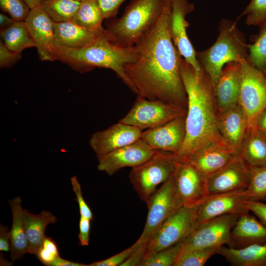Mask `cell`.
Segmentation results:
<instances>
[{"label":"cell","mask_w":266,"mask_h":266,"mask_svg":"<svg viewBox=\"0 0 266 266\" xmlns=\"http://www.w3.org/2000/svg\"><path fill=\"white\" fill-rule=\"evenodd\" d=\"M256 129L266 133V109L260 115L257 122Z\"/></svg>","instance_id":"c3c4849f"},{"label":"cell","mask_w":266,"mask_h":266,"mask_svg":"<svg viewBox=\"0 0 266 266\" xmlns=\"http://www.w3.org/2000/svg\"><path fill=\"white\" fill-rule=\"evenodd\" d=\"M146 245H141L121 266H140L144 259Z\"/></svg>","instance_id":"f6af8a7d"},{"label":"cell","mask_w":266,"mask_h":266,"mask_svg":"<svg viewBox=\"0 0 266 266\" xmlns=\"http://www.w3.org/2000/svg\"><path fill=\"white\" fill-rule=\"evenodd\" d=\"M51 266H88V265L71 262L59 257L55 260Z\"/></svg>","instance_id":"7dc6e473"},{"label":"cell","mask_w":266,"mask_h":266,"mask_svg":"<svg viewBox=\"0 0 266 266\" xmlns=\"http://www.w3.org/2000/svg\"><path fill=\"white\" fill-rule=\"evenodd\" d=\"M218 30L215 42L208 49L196 53L197 60L213 87L227 64L248 59V44L244 34L237 28V21L223 19Z\"/></svg>","instance_id":"277c9868"},{"label":"cell","mask_w":266,"mask_h":266,"mask_svg":"<svg viewBox=\"0 0 266 266\" xmlns=\"http://www.w3.org/2000/svg\"><path fill=\"white\" fill-rule=\"evenodd\" d=\"M23 217L29 244V253L35 255L46 236L45 232L47 226L54 224L57 219L49 211H43L36 215L26 209L23 211Z\"/></svg>","instance_id":"484cf974"},{"label":"cell","mask_w":266,"mask_h":266,"mask_svg":"<svg viewBox=\"0 0 266 266\" xmlns=\"http://www.w3.org/2000/svg\"><path fill=\"white\" fill-rule=\"evenodd\" d=\"M250 166L240 154L217 171L207 177L209 196L236 191L248 187Z\"/></svg>","instance_id":"9a60e30c"},{"label":"cell","mask_w":266,"mask_h":266,"mask_svg":"<svg viewBox=\"0 0 266 266\" xmlns=\"http://www.w3.org/2000/svg\"><path fill=\"white\" fill-rule=\"evenodd\" d=\"M245 190L208 196L199 204L198 224L223 215H240L249 212L246 208L248 200Z\"/></svg>","instance_id":"ac0fdd59"},{"label":"cell","mask_w":266,"mask_h":266,"mask_svg":"<svg viewBox=\"0 0 266 266\" xmlns=\"http://www.w3.org/2000/svg\"><path fill=\"white\" fill-rule=\"evenodd\" d=\"M35 255L41 263L47 266H51L55 260L60 257L56 242L46 236Z\"/></svg>","instance_id":"74e56055"},{"label":"cell","mask_w":266,"mask_h":266,"mask_svg":"<svg viewBox=\"0 0 266 266\" xmlns=\"http://www.w3.org/2000/svg\"><path fill=\"white\" fill-rule=\"evenodd\" d=\"M91 221L89 219L80 215L78 238L80 244L82 246H88L89 243Z\"/></svg>","instance_id":"ee69618b"},{"label":"cell","mask_w":266,"mask_h":266,"mask_svg":"<svg viewBox=\"0 0 266 266\" xmlns=\"http://www.w3.org/2000/svg\"><path fill=\"white\" fill-rule=\"evenodd\" d=\"M56 57L57 60L81 73L95 67L111 69L132 91L136 94L125 71V65L134 62L137 59L133 46H119L113 44L109 38L101 37L81 48H69L57 45Z\"/></svg>","instance_id":"3957f363"},{"label":"cell","mask_w":266,"mask_h":266,"mask_svg":"<svg viewBox=\"0 0 266 266\" xmlns=\"http://www.w3.org/2000/svg\"><path fill=\"white\" fill-rule=\"evenodd\" d=\"M237 155L227 145L216 143L182 157L207 177L226 165Z\"/></svg>","instance_id":"603a6c76"},{"label":"cell","mask_w":266,"mask_h":266,"mask_svg":"<svg viewBox=\"0 0 266 266\" xmlns=\"http://www.w3.org/2000/svg\"><path fill=\"white\" fill-rule=\"evenodd\" d=\"M239 216L223 215L198 224L182 242L180 252L228 245L232 230Z\"/></svg>","instance_id":"8fae6325"},{"label":"cell","mask_w":266,"mask_h":266,"mask_svg":"<svg viewBox=\"0 0 266 266\" xmlns=\"http://www.w3.org/2000/svg\"><path fill=\"white\" fill-rule=\"evenodd\" d=\"M198 209L199 205L182 206L176 210L150 237L146 244L144 258L183 242L198 224Z\"/></svg>","instance_id":"ba28073f"},{"label":"cell","mask_w":266,"mask_h":266,"mask_svg":"<svg viewBox=\"0 0 266 266\" xmlns=\"http://www.w3.org/2000/svg\"><path fill=\"white\" fill-rule=\"evenodd\" d=\"M240 79V63L230 62L224 66L213 87L217 113L238 103Z\"/></svg>","instance_id":"ffe728a7"},{"label":"cell","mask_w":266,"mask_h":266,"mask_svg":"<svg viewBox=\"0 0 266 266\" xmlns=\"http://www.w3.org/2000/svg\"><path fill=\"white\" fill-rule=\"evenodd\" d=\"M240 64L238 104L245 115L247 131L254 130L260 115L266 109V76L248 60Z\"/></svg>","instance_id":"52a82bcc"},{"label":"cell","mask_w":266,"mask_h":266,"mask_svg":"<svg viewBox=\"0 0 266 266\" xmlns=\"http://www.w3.org/2000/svg\"><path fill=\"white\" fill-rule=\"evenodd\" d=\"M20 197L8 201L12 214V224L10 231L11 246L10 257L12 262L22 259L29 253V244L26 236L23 211Z\"/></svg>","instance_id":"d4e9b609"},{"label":"cell","mask_w":266,"mask_h":266,"mask_svg":"<svg viewBox=\"0 0 266 266\" xmlns=\"http://www.w3.org/2000/svg\"><path fill=\"white\" fill-rule=\"evenodd\" d=\"M182 243H178L144 258L140 266H175Z\"/></svg>","instance_id":"e575fe53"},{"label":"cell","mask_w":266,"mask_h":266,"mask_svg":"<svg viewBox=\"0 0 266 266\" xmlns=\"http://www.w3.org/2000/svg\"><path fill=\"white\" fill-rule=\"evenodd\" d=\"M265 200H266V198H265Z\"/></svg>","instance_id":"db71d44e"},{"label":"cell","mask_w":266,"mask_h":266,"mask_svg":"<svg viewBox=\"0 0 266 266\" xmlns=\"http://www.w3.org/2000/svg\"><path fill=\"white\" fill-rule=\"evenodd\" d=\"M11 234L7 226L0 225V251L8 252L10 250Z\"/></svg>","instance_id":"bcb514c9"},{"label":"cell","mask_w":266,"mask_h":266,"mask_svg":"<svg viewBox=\"0 0 266 266\" xmlns=\"http://www.w3.org/2000/svg\"><path fill=\"white\" fill-rule=\"evenodd\" d=\"M29 7L30 9L39 6L42 0H22Z\"/></svg>","instance_id":"f907efd6"},{"label":"cell","mask_w":266,"mask_h":266,"mask_svg":"<svg viewBox=\"0 0 266 266\" xmlns=\"http://www.w3.org/2000/svg\"><path fill=\"white\" fill-rule=\"evenodd\" d=\"M187 110L161 101L138 96L128 113L119 122L140 129H153L185 115Z\"/></svg>","instance_id":"30bf717a"},{"label":"cell","mask_w":266,"mask_h":266,"mask_svg":"<svg viewBox=\"0 0 266 266\" xmlns=\"http://www.w3.org/2000/svg\"><path fill=\"white\" fill-rule=\"evenodd\" d=\"M24 22L43 61L56 60L54 21L39 5L31 9Z\"/></svg>","instance_id":"2e32d148"},{"label":"cell","mask_w":266,"mask_h":266,"mask_svg":"<svg viewBox=\"0 0 266 266\" xmlns=\"http://www.w3.org/2000/svg\"><path fill=\"white\" fill-rule=\"evenodd\" d=\"M263 71L264 73V74H265V75L266 76V66L265 68H264V69L263 70Z\"/></svg>","instance_id":"816d5d0a"},{"label":"cell","mask_w":266,"mask_h":266,"mask_svg":"<svg viewBox=\"0 0 266 266\" xmlns=\"http://www.w3.org/2000/svg\"><path fill=\"white\" fill-rule=\"evenodd\" d=\"M141 245H142L135 242L123 251L106 259L93 262L88 265V266H121Z\"/></svg>","instance_id":"f35d334b"},{"label":"cell","mask_w":266,"mask_h":266,"mask_svg":"<svg viewBox=\"0 0 266 266\" xmlns=\"http://www.w3.org/2000/svg\"><path fill=\"white\" fill-rule=\"evenodd\" d=\"M220 247L180 251L175 266H203L212 256L218 254Z\"/></svg>","instance_id":"836d02e7"},{"label":"cell","mask_w":266,"mask_h":266,"mask_svg":"<svg viewBox=\"0 0 266 266\" xmlns=\"http://www.w3.org/2000/svg\"><path fill=\"white\" fill-rule=\"evenodd\" d=\"M1 10L8 13L15 21H24L30 8L22 0H0Z\"/></svg>","instance_id":"8d00e7d4"},{"label":"cell","mask_w":266,"mask_h":266,"mask_svg":"<svg viewBox=\"0 0 266 266\" xmlns=\"http://www.w3.org/2000/svg\"><path fill=\"white\" fill-rule=\"evenodd\" d=\"M171 1L169 28L171 38L182 57L192 66L196 74L200 75L203 70L197 60V51L186 31L189 24L186 17L194 10V5L188 0H171Z\"/></svg>","instance_id":"4fadbf2b"},{"label":"cell","mask_w":266,"mask_h":266,"mask_svg":"<svg viewBox=\"0 0 266 266\" xmlns=\"http://www.w3.org/2000/svg\"><path fill=\"white\" fill-rule=\"evenodd\" d=\"M257 34L248 44V61L255 67L263 71L266 66V20L259 26Z\"/></svg>","instance_id":"1f68e13d"},{"label":"cell","mask_w":266,"mask_h":266,"mask_svg":"<svg viewBox=\"0 0 266 266\" xmlns=\"http://www.w3.org/2000/svg\"><path fill=\"white\" fill-rule=\"evenodd\" d=\"M173 178L183 206L198 205L209 196L207 177L184 157L176 163Z\"/></svg>","instance_id":"7c38bea8"},{"label":"cell","mask_w":266,"mask_h":266,"mask_svg":"<svg viewBox=\"0 0 266 266\" xmlns=\"http://www.w3.org/2000/svg\"><path fill=\"white\" fill-rule=\"evenodd\" d=\"M218 128L226 144L236 154L241 147L247 131L245 115L238 103L217 113Z\"/></svg>","instance_id":"44dd1931"},{"label":"cell","mask_w":266,"mask_h":266,"mask_svg":"<svg viewBox=\"0 0 266 266\" xmlns=\"http://www.w3.org/2000/svg\"><path fill=\"white\" fill-rule=\"evenodd\" d=\"M21 57V52H16L9 49L0 41V67H8L15 64Z\"/></svg>","instance_id":"60d3db41"},{"label":"cell","mask_w":266,"mask_h":266,"mask_svg":"<svg viewBox=\"0 0 266 266\" xmlns=\"http://www.w3.org/2000/svg\"><path fill=\"white\" fill-rule=\"evenodd\" d=\"M72 190L74 192L76 200L78 202L80 215L87 218L91 221L93 220V215L90 208L83 199L81 185L75 175L70 179Z\"/></svg>","instance_id":"ab89813d"},{"label":"cell","mask_w":266,"mask_h":266,"mask_svg":"<svg viewBox=\"0 0 266 266\" xmlns=\"http://www.w3.org/2000/svg\"><path fill=\"white\" fill-rule=\"evenodd\" d=\"M243 16L247 25L259 27L266 20V0H251L238 18Z\"/></svg>","instance_id":"d590c367"},{"label":"cell","mask_w":266,"mask_h":266,"mask_svg":"<svg viewBox=\"0 0 266 266\" xmlns=\"http://www.w3.org/2000/svg\"><path fill=\"white\" fill-rule=\"evenodd\" d=\"M180 156L158 150L149 160L132 168L129 178L140 199L146 204L157 187L173 176Z\"/></svg>","instance_id":"8992f818"},{"label":"cell","mask_w":266,"mask_h":266,"mask_svg":"<svg viewBox=\"0 0 266 266\" xmlns=\"http://www.w3.org/2000/svg\"><path fill=\"white\" fill-rule=\"evenodd\" d=\"M80 1L75 0H42L40 6L54 22L71 21Z\"/></svg>","instance_id":"4dcf8cb0"},{"label":"cell","mask_w":266,"mask_h":266,"mask_svg":"<svg viewBox=\"0 0 266 266\" xmlns=\"http://www.w3.org/2000/svg\"><path fill=\"white\" fill-rule=\"evenodd\" d=\"M266 243V227L249 212L240 215L231 233L228 247L241 248L254 244Z\"/></svg>","instance_id":"cb8c5ba5"},{"label":"cell","mask_w":266,"mask_h":266,"mask_svg":"<svg viewBox=\"0 0 266 266\" xmlns=\"http://www.w3.org/2000/svg\"><path fill=\"white\" fill-rule=\"evenodd\" d=\"M104 19L115 18L126 0H97Z\"/></svg>","instance_id":"b9f144b4"},{"label":"cell","mask_w":266,"mask_h":266,"mask_svg":"<svg viewBox=\"0 0 266 266\" xmlns=\"http://www.w3.org/2000/svg\"><path fill=\"white\" fill-rule=\"evenodd\" d=\"M246 208L257 216L266 227V203L259 201H247Z\"/></svg>","instance_id":"7bdbcfd3"},{"label":"cell","mask_w":266,"mask_h":266,"mask_svg":"<svg viewBox=\"0 0 266 266\" xmlns=\"http://www.w3.org/2000/svg\"><path fill=\"white\" fill-rule=\"evenodd\" d=\"M171 0L155 24L133 46L137 59L125 71L138 96L187 109V96L180 72L182 56L169 28Z\"/></svg>","instance_id":"6da1fadb"},{"label":"cell","mask_w":266,"mask_h":266,"mask_svg":"<svg viewBox=\"0 0 266 266\" xmlns=\"http://www.w3.org/2000/svg\"><path fill=\"white\" fill-rule=\"evenodd\" d=\"M218 254L233 266H266V243L254 244L241 248L221 246Z\"/></svg>","instance_id":"4316f807"},{"label":"cell","mask_w":266,"mask_h":266,"mask_svg":"<svg viewBox=\"0 0 266 266\" xmlns=\"http://www.w3.org/2000/svg\"><path fill=\"white\" fill-rule=\"evenodd\" d=\"M186 115L178 116L158 127L142 132L141 139L152 148L177 154L186 136Z\"/></svg>","instance_id":"e0dca14e"},{"label":"cell","mask_w":266,"mask_h":266,"mask_svg":"<svg viewBox=\"0 0 266 266\" xmlns=\"http://www.w3.org/2000/svg\"><path fill=\"white\" fill-rule=\"evenodd\" d=\"M240 155L249 166L266 165V133L247 131Z\"/></svg>","instance_id":"83f0119b"},{"label":"cell","mask_w":266,"mask_h":266,"mask_svg":"<svg viewBox=\"0 0 266 266\" xmlns=\"http://www.w3.org/2000/svg\"><path fill=\"white\" fill-rule=\"evenodd\" d=\"M104 18L97 0H84L71 21L76 24L92 31H101Z\"/></svg>","instance_id":"f546056e"},{"label":"cell","mask_w":266,"mask_h":266,"mask_svg":"<svg viewBox=\"0 0 266 266\" xmlns=\"http://www.w3.org/2000/svg\"><path fill=\"white\" fill-rule=\"evenodd\" d=\"M56 44L62 47L78 49L86 47L101 37H111L106 29L92 31L81 27L72 21L54 22Z\"/></svg>","instance_id":"7402d4cb"},{"label":"cell","mask_w":266,"mask_h":266,"mask_svg":"<svg viewBox=\"0 0 266 266\" xmlns=\"http://www.w3.org/2000/svg\"><path fill=\"white\" fill-rule=\"evenodd\" d=\"M146 223L136 242L146 245L153 234L176 210L183 206L176 192L173 176L162 184L148 203Z\"/></svg>","instance_id":"9c48e42d"},{"label":"cell","mask_w":266,"mask_h":266,"mask_svg":"<svg viewBox=\"0 0 266 266\" xmlns=\"http://www.w3.org/2000/svg\"><path fill=\"white\" fill-rule=\"evenodd\" d=\"M167 0H132L119 18H113L105 29L114 44L133 47L157 22Z\"/></svg>","instance_id":"5b68a950"},{"label":"cell","mask_w":266,"mask_h":266,"mask_svg":"<svg viewBox=\"0 0 266 266\" xmlns=\"http://www.w3.org/2000/svg\"><path fill=\"white\" fill-rule=\"evenodd\" d=\"M180 72L188 103L185 139L177 154L185 157L211 144L227 145L218 128L213 86L209 77L204 71L198 75L183 57Z\"/></svg>","instance_id":"7a4b0ae2"},{"label":"cell","mask_w":266,"mask_h":266,"mask_svg":"<svg viewBox=\"0 0 266 266\" xmlns=\"http://www.w3.org/2000/svg\"><path fill=\"white\" fill-rule=\"evenodd\" d=\"M15 21L12 18L8 17L3 13L0 14V30L5 29L12 24Z\"/></svg>","instance_id":"681fc988"},{"label":"cell","mask_w":266,"mask_h":266,"mask_svg":"<svg viewBox=\"0 0 266 266\" xmlns=\"http://www.w3.org/2000/svg\"><path fill=\"white\" fill-rule=\"evenodd\" d=\"M158 150L141 138L134 142L97 157L98 168L109 175L126 167L133 168L151 158Z\"/></svg>","instance_id":"5bb4252c"},{"label":"cell","mask_w":266,"mask_h":266,"mask_svg":"<svg viewBox=\"0 0 266 266\" xmlns=\"http://www.w3.org/2000/svg\"><path fill=\"white\" fill-rule=\"evenodd\" d=\"M75 0L81 2V1H83L84 0Z\"/></svg>","instance_id":"f5cc1de1"},{"label":"cell","mask_w":266,"mask_h":266,"mask_svg":"<svg viewBox=\"0 0 266 266\" xmlns=\"http://www.w3.org/2000/svg\"><path fill=\"white\" fill-rule=\"evenodd\" d=\"M250 166V179L245 189L248 201H259L266 198V165Z\"/></svg>","instance_id":"d6a6232c"},{"label":"cell","mask_w":266,"mask_h":266,"mask_svg":"<svg viewBox=\"0 0 266 266\" xmlns=\"http://www.w3.org/2000/svg\"><path fill=\"white\" fill-rule=\"evenodd\" d=\"M0 33L3 43L11 51L22 52L26 48L35 47L24 21H15L0 30Z\"/></svg>","instance_id":"f1b7e54d"},{"label":"cell","mask_w":266,"mask_h":266,"mask_svg":"<svg viewBox=\"0 0 266 266\" xmlns=\"http://www.w3.org/2000/svg\"><path fill=\"white\" fill-rule=\"evenodd\" d=\"M142 133V130L137 127L118 122L94 133L89 144L99 157L140 139Z\"/></svg>","instance_id":"d6986e66"}]
</instances>
